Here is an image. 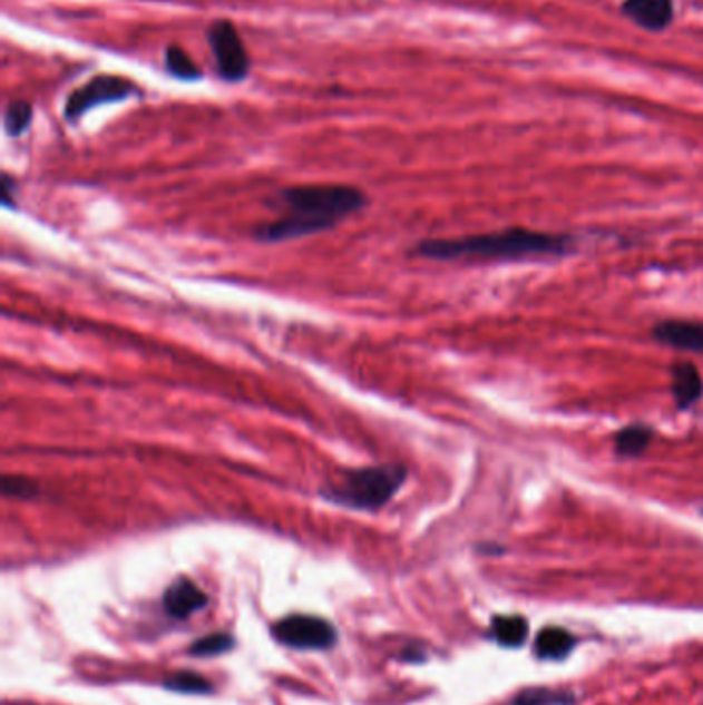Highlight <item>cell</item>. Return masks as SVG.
Instances as JSON below:
<instances>
[{
  "label": "cell",
  "mask_w": 703,
  "mask_h": 705,
  "mask_svg": "<svg viewBox=\"0 0 703 705\" xmlns=\"http://www.w3.org/2000/svg\"><path fill=\"white\" fill-rule=\"evenodd\" d=\"M276 200L287 215L258 227L254 232L258 242H285L326 232L368 205L365 193L346 184L290 186L276 194Z\"/></svg>",
  "instance_id": "obj_1"
},
{
  "label": "cell",
  "mask_w": 703,
  "mask_h": 705,
  "mask_svg": "<svg viewBox=\"0 0 703 705\" xmlns=\"http://www.w3.org/2000/svg\"><path fill=\"white\" fill-rule=\"evenodd\" d=\"M574 249L572 235L545 234L533 229H504L494 234L467 235L456 239H426L417 254L431 261H526V258H562Z\"/></svg>",
  "instance_id": "obj_2"
},
{
  "label": "cell",
  "mask_w": 703,
  "mask_h": 705,
  "mask_svg": "<svg viewBox=\"0 0 703 705\" xmlns=\"http://www.w3.org/2000/svg\"><path fill=\"white\" fill-rule=\"evenodd\" d=\"M407 469L402 464H380L365 469L346 470L336 483L326 487L322 496L331 503L349 510L373 512L384 508L397 496L407 481Z\"/></svg>",
  "instance_id": "obj_3"
},
{
  "label": "cell",
  "mask_w": 703,
  "mask_h": 705,
  "mask_svg": "<svg viewBox=\"0 0 703 705\" xmlns=\"http://www.w3.org/2000/svg\"><path fill=\"white\" fill-rule=\"evenodd\" d=\"M208 46L221 79L240 84L250 75V55L240 31L230 19H217L208 26Z\"/></svg>",
  "instance_id": "obj_4"
},
{
  "label": "cell",
  "mask_w": 703,
  "mask_h": 705,
  "mask_svg": "<svg viewBox=\"0 0 703 705\" xmlns=\"http://www.w3.org/2000/svg\"><path fill=\"white\" fill-rule=\"evenodd\" d=\"M271 634L279 644L293 650H329L339 634L334 625L318 615H290L273 625Z\"/></svg>",
  "instance_id": "obj_5"
},
{
  "label": "cell",
  "mask_w": 703,
  "mask_h": 705,
  "mask_svg": "<svg viewBox=\"0 0 703 705\" xmlns=\"http://www.w3.org/2000/svg\"><path fill=\"white\" fill-rule=\"evenodd\" d=\"M138 87L130 79L116 77V75H97L89 79L87 84L77 87L65 104V118L77 120L85 116L87 111L94 110L97 106L111 104V101H123L126 97L137 94Z\"/></svg>",
  "instance_id": "obj_6"
},
{
  "label": "cell",
  "mask_w": 703,
  "mask_h": 705,
  "mask_svg": "<svg viewBox=\"0 0 703 705\" xmlns=\"http://www.w3.org/2000/svg\"><path fill=\"white\" fill-rule=\"evenodd\" d=\"M208 596L191 578L179 576L167 586L164 609L174 619H188L194 613L205 609Z\"/></svg>",
  "instance_id": "obj_7"
},
{
  "label": "cell",
  "mask_w": 703,
  "mask_h": 705,
  "mask_svg": "<svg viewBox=\"0 0 703 705\" xmlns=\"http://www.w3.org/2000/svg\"><path fill=\"white\" fill-rule=\"evenodd\" d=\"M621 11L639 28L662 31L673 23L675 2L673 0H623Z\"/></svg>",
  "instance_id": "obj_8"
},
{
  "label": "cell",
  "mask_w": 703,
  "mask_h": 705,
  "mask_svg": "<svg viewBox=\"0 0 703 705\" xmlns=\"http://www.w3.org/2000/svg\"><path fill=\"white\" fill-rule=\"evenodd\" d=\"M652 339L661 345L673 346L678 351H693L703 353V324L702 322H687V320H664L654 326Z\"/></svg>",
  "instance_id": "obj_9"
},
{
  "label": "cell",
  "mask_w": 703,
  "mask_h": 705,
  "mask_svg": "<svg viewBox=\"0 0 703 705\" xmlns=\"http://www.w3.org/2000/svg\"><path fill=\"white\" fill-rule=\"evenodd\" d=\"M671 392L678 409H690L703 396L702 374L690 361H678L673 365Z\"/></svg>",
  "instance_id": "obj_10"
},
{
  "label": "cell",
  "mask_w": 703,
  "mask_h": 705,
  "mask_svg": "<svg viewBox=\"0 0 703 705\" xmlns=\"http://www.w3.org/2000/svg\"><path fill=\"white\" fill-rule=\"evenodd\" d=\"M576 639L562 627H545L538 631L535 654L543 660H562L574 650Z\"/></svg>",
  "instance_id": "obj_11"
},
{
  "label": "cell",
  "mask_w": 703,
  "mask_h": 705,
  "mask_svg": "<svg viewBox=\"0 0 703 705\" xmlns=\"http://www.w3.org/2000/svg\"><path fill=\"white\" fill-rule=\"evenodd\" d=\"M650 442H652V429L639 425V423L621 429L613 438L615 452L623 458H635L644 454Z\"/></svg>",
  "instance_id": "obj_12"
},
{
  "label": "cell",
  "mask_w": 703,
  "mask_h": 705,
  "mask_svg": "<svg viewBox=\"0 0 703 705\" xmlns=\"http://www.w3.org/2000/svg\"><path fill=\"white\" fill-rule=\"evenodd\" d=\"M491 634L496 637L497 644H501L506 648H518L525 644L526 637H528V621L518 615L496 617L494 625H491Z\"/></svg>",
  "instance_id": "obj_13"
},
{
  "label": "cell",
  "mask_w": 703,
  "mask_h": 705,
  "mask_svg": "<svg viewBox=\"0 0 703 705\" xmlns=\"http://www.w3.org/2000/svg\"><path fill=\"white\" fill-rule=\"evenodd\" d=\"M166 69L172 77H176L179 81H196L203 77V72L194 62L193 56L176 43H172L166 50Z\"/></svg>",
  "instance_id": "obj_14"
},
{
  "label": "cell",
  "mask_w": 703,
  "mask_h": 705,
  "mask_svg": "<svg viewBox=\"0 0 703 705\" xmlns=\"http://www.w3.org/2000/svg\"><path fill=\"white\" fill-rule=\"evenodd\" d=\"M572 702H574L572 693L553 692V689L537 687V689H525V692L516 693L504 705H569Z\"/></svg>",
  "instance_id": "obj_15"
},
{
  "label": "cell",
  "mask_w": 703,
  "mask_h": 705,
  "mask_svg": "<svg viewBox=\"0 0 703 705\" xmlns=\"http://www.w3.org/2000/svg\"><path fill=\"white\" fill-rule=\"evenodd\" d=\"M33 118V108L26 99H13L4 110V130L11 137H19L28 130Z\"/></svg>",
  "instance_id": "obj_16"
},
{
  "label": "cell",
  "mask_w": 703,
  "mask_h": 705,
  "mask_svg": "<svg viewBox=\"0 0 703 705\" xmlns=\"http://www.w3.org/2000/svg\"><path fill=\"white\" fill-rule=\"evenodd\" d=\"M164 687L174 693H186V695H208L213 693V685L196 673H174L172 677L164 680Z\"/></svg>",
  "instance_id": "obj_17"
},
{
  "label": "cell",
  "mask_w": 703,
  "mask_h": 705,
  "mask_svg": "<svg viewBox=\"0 0 703 705\" xmlns=\"http://www.w3.org/2000/svg\"><path fill=\"white\" fill-rule=\"evenodd\" d=\"M232 648H234V637L219 631V634H211V636L196 639L193 646L188 648V654L198 656V658H213V656H221V654H225Z\"/></svg>",
  "instance_id": "obj_18"
},
{
  "label": "cell",
  "mask_w": 703,
  "mask_h": 705,
  "mask_svg": "<svg viewBox=\"0 0 703 705\" xmlns=\"http://www.w3.org/2000/svg\"><path fill=\"white\" fill-rule=\"evenodd\" d=\"M2 493L7 498L31 499L38 496V484L26 477L9 474L2 479Z\"/></svg>",
  "instance_id": "obj_19"
},
{
  "label": "cell",
  "mask_w": 703,
  "mask_h": 705,
  "mask_svg": "<svg viewBox=\"0 0 703 705\" xmlns=\"http://www.w3.org/2000/svg\"><path fill=\"white\" fill-rule=\"evenodd\" d=\"M13 178L9 176V174H2V203L7 205V207H11V193H13Z\"/></svg>",
  "instance_id": "obj_20"
}]
</instances>
